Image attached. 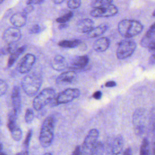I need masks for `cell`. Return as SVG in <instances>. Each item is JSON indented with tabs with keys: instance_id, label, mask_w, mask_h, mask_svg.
<instances>
[{
	"instance_id": "cell-1",
	"label": "cell",
	"mask_w": 155,
	"mask_h": 155,
	"mask_svg": "<svg viewBox=\"0 0 155 155\" xmlns=\"http://www.w3.org/2000/svg\"><path fill=\"white\" fill-rule=\"evenodd\" d=\"M55 119L53 115L47 117L44 120L39 134V142L42 147L47 148L52 143L54 137Z\"/></svg>"
},
{
	"instance_id": "cell-2",
	"label": "cell",
	"mask_w": 155,
	"mask_h": 155,
	"mask_svg": "<svg viewBox=\"0 0 155 155\" xmlns=\"http://www.w3.org/2000/svg\"><path fill=\"white\" fill-rule=\"evenodd\" d=\"M143 25L139 21L131 19H123L117 25L120 35L126 39L133 38L139 34L143 30Z\"/></svg>"
},
{
	"instance_id": "cell-3",
	"label": "cell",
	"mask_w": 155,
	"mask_h": 155,
	"mask_svg": "<svg viewBox=\"0 0 155 155\" xmlns=\"http://www.w3.org/2000/svg\"><path fill=\"white\" fill-rule=\"evenodd\" d=\"M41 84V76L35 73L25 76L21 82L24 91L29 96H35L39 91Z\"/></svg>"
},
{
	"instance_id": "cell-4",
	"label": "cell",
	"mask_w": 155,
	"mask_h": 155,
	"mask_svg": "<svg viewBox=\"0 0 155 155\" xmlns=\"http://www.w3.org/2000/svg\"><path fill=\"white\" fill-rule=\"evenodd\" d=\"M56 98L55 91L52 88H45L41 91L34 99L33 107L36 110H40L46 105L50 104Z\"/></svg>"
},
{
	"instance_id": "cell-5",
	"label": "cell",
	"mask_w": 155,
	"mask_h": 155,
	"mask_svg": "<svg viewBox=\"0 0 155 155\" xmlns=\"http://www.w3.org/2000/svg\"><path fill=\"white\" fill-rule=\"evenodd\" d=\"M146 111L142 108H137L133 115V124L134 133L137 136L142 135L147 128Z\"/></svg>"
},
{
	"instance_id": "cell-6",
	"label": "cell",
	"mask_w": 155,
	"mask_h": 155,
	"mask_svg": "<svg viewBox=\"0 0 155 155\" xmlns=\"http://www.w3.org/2000/svg\"><path fill=\"white\" fill-rule=\"evenodd\" d=\"M136 48V42L130 39L121 41L116 50V56L119 59H124L130 56Z\"/></svg>"
},
{
	"instance_id": "cell-7",
	"label": "cell",
	"mask_w": 155,
	"mask_h": 155,
	"mask_svg": "<svg viewBox=\"0 0 155 155\" xmlns=\"http://www.w3.org/2000/svg\"><path fill=\"white\" fill-rule=\"evenodd\" d=\"M80 95V90L78 88H67L61 92L51 102V106L66 104L78 98Z\"/></svg>"
},
{
	"instance_id": "cell-8",
	"label": "cell",
	"mask_w": 155,
	"mask_h": 155,
	"mask_svg": "<svg viewBox=\"0 0 155 155\" xmlns=\"http://www.w3.org/2000/svg\"><path fill=\"white\" fill-rule=\"evenodd\" d=\"M99 133L96 129H91L86 136L81 149L82 155H90L91 151L97 143Z\"/></svg>"
},
{
	"instance_id": "cell-9",
	"label": "cell",
	"mask_w": 155,
	"mask_h": 155,
	"mask_svg": "<svg viewBox=\"0 0 155 155\" xmlns=\"http://www.w3.org/2000/svg\"><path fill=\"white\" fill-rule=\"evenodd\" d=\"M118 9L117 7L113 4H110L99 8H93L91 11L90 15L94 18L110 17L116 15Z\"/></svg>"
},
{
	"instance_id": "cell-10",
	"label": "cell",
	"mask_w": 155,
	"mask_h": 155,
	"mask_svg": "<svg viewBox=\"0 0 155 155\" xmlns=\"http://www.w3.org/2000/svg\"><path fill=\"white\" fill-rule=\"evenodd\" d=\"M21 37V30L15 27L7 28L2 35L3 40L8 44H12L18 41Z\"/></svg>"
},
{
	"instance_id": "cell-11",
	"label": "cell",
	"mask_w": 155,
	"mask_h": 155,
	"mask_svg": "<svg viewBox=\"0 0 155 155\" xmlns=\"http://www.w3.org/2000/svg\"><path fill=\"white\" fill-rule=\"evenodd\" d=\"M35 61L36 57L34 54L31 53L25 54L20 61L18 67V70L21 73H28L33 67Z\"/></svg>"
},
{
	"instance_id": "cell-12",
	"label": "cell",
	"mask_w": 155,
	"mask_h": 155,
	"mask_svg": "<svg viewBox=\"0 0 155 155\" xmlns=\"http://www.w3.org/2000/svg\"><path fill=\"white\" fill-rule=\"evenodd\" d=\"M12 101L13 105V110L18 115L21 108V99L20 94V90L18 86H14L12 93Z\"/></svg>"
},
{
	"instance_id": "cell-13",
	"label": "cell",
	"mask_w": 155,
	"mask_h": 155,
	"mask_svg": "<svg viewBox=\"0 0 155 155\" xmlns=\"http://www.w3.org/2000/svg\"><path fill=\"white\" fill-rule=\"evenodd\" d=\"M78 78L75 71H68L61 74L57 78L56 82L59 84H70L74 82Z\"/></svg>"
},
{
	"instance_id": "cell-14",
	"label": "cell",
	"mask_w": 155,
	"mask_h": 155,
	"mask_svg": "<svg viewBox=\"0 0 155 155\" xmlns=\"http://www.w3.org/2000/svg\"><path fill=\"white\" fill-rule=\"evenodd\" d=\"M124 141L122 135H117L111 144V155H124Z\"/></svg>"
},
{
	"instance_id": "cell-15",
	"label": "cell",
	"mask_w": 155,
	"mask_h": 155,
	"mask_svg": "<svg viewBox=\"0 0 155 155\" xmlns=\"http://www.w3.org/2000/svg\"><path fill=\"white\" fill-rule=\"evenodd\" d=\"M94 22L89 18L79 20L76 24V30L79 33H88L94 27Z\"/></svg>"
},
{
	"instance_id": "cell-16",
	"label": "cell",
	"mask_w": 155,
	"mask_h": 155,
	"mask_svg": "<svg viewBox=\"0 0 155 155\" xmlns=\"http://www.w3.org/2000/svg\"><path fill=\"white\" fill-rule=\"evenodd\" d=\"M89 62V58L87 55L77 56L71 61V69L81 70L85 68Z\"/></svg>"
},
{
	"instance_id": "cell-17",
	"label": "cell",
	"mask_w": 155,
	"mask_h": 155,
	"mask_svg": "<svg viewBox=\"0 0 155 155\" xmlns=\"http://www.w3.org/2000/svg\"><path fill=\"white\" fill-rule=\"evenodd\" d=\"M10 21L15 27H23L27 22L26 14L24 12L15 13L10 17Z\"/></svg>"
},
{
	"instance_id": "cell-18",
	"label": "cell",
	"mask_w": 155,
	"mask_h": 155,
	"mask_svg": "<svg viewBox=\"0 0 155 155\" xmlns=\"http://www.w3.org/2000/svg\"><path fill=\"white\" fill-rule=\"evenodd\" d=\"M110 45V41L108 38L102 37L96 40L93 44V49L97 52L106 51Z\"/></svg>"
},
{
	"instance_id": "cell-19",
	"label": "cell",
	"mask_w": 155,
	"mask_h": 155,
	"mask_svg": "<svg viewBox=\"0 0 155 155\" xmlns=\"http://www.w3.org/2000/svg\"><path fill=\"white\" fill-rule=\"evenodd\" d=\"M53 69L57 71L64 70L67 67V63L64 57L61 55L56 56L51 63Z\"/></svg>"
},
{
	"instance_id": "cell-20",
	"label": "cell",
	"mask_w": 155,
	"mask_h": 155,
	"mask_svg": "<svg viewBox=\"0 0 155 155\" xmlns=\"http://www.w3.org/2000/svg\"><path fill=\"white\" fill-rule=\"evenodd\" d=\"M108 29L107 24H101L96 27L93 28L90 31L87 33V37L89 38H93L97 37L104 33Z\"/></svg>"
},
{
	"instance_id": "cell-21",
	"label": "cell",
	"mask_w": 155,
	"mask_h": 155,
	"mask_svg": "<svg viewBox=\"0 0 155 155\" xmlns=\"http://www.w3.org/2000/svg\"><path fill=\"white\" fill-rule=\"evenodd\" d=\"M25 49H26V46L24 45L16 49L14 51H13L10 54L8 60V63H7V65L8 67H12L14 64V63L16 62L18 58L25 50Z\"/></svg>"
},
{
	"instance_id": "cell-22",
	"label": "cell",
	"mask_w": 155,
	"mask_h": 155,
	"mask_svg": "<svg viewBox=\"0 0 155 155\" xmlns=\"http://www.w3.org/2000/svg\"><path fill=\"white\" fill-rule=\"evenodd\" d=\"M81 44L79 39L74 40H63L59 42L58 45L64 48H75L78 47Z\"/></svg>"
},
{
	"instance_id": "cell-23",
	"label": "cell",
	"mask_w": 155,
	"mask_h": 155,
	"mask_svg": "<svg viewBox=\"0 0 155 155\" xmlns=\"http://www.w3.org/2000/svg\"><path fill=\"white\" fill-rule=\"evenodd\" d=\"M139 155H150V142L147 138H144L141 143Z\"/></svg>"
},
{
	"instance_id": "cell-24",
	"label": "cell",
	"mask_w": 155,
	"mask_h": 155,
	"mask_svg": "<svg viewBox=\"0 0 155 155\" xmlns=\"http://www.w3.org/2000/svg\"><path fill=\"white\" fill-rule=\"evenodd\" d=\"M18 115L15 113L13 110L11 111L8 115V122H7V127L9 130H12L14 127H15L17 125L16 124V117Z\"/></svg>"
},
{
	"instance_id": "cell-25",
	"label": "cell",
	"mask_w": 155,
	"mask_h": 155,
	"mask_svg": "<svg viewBox=\"0 0 155 155\" xmlns=\"http://www.w3.org/2000/svg\"><path fill=\"white\" fill-rule=\"evenodd\" d=\"M154 36L153 35L148 33L147 31L146 34L143 36L142 39L140 41V45L142 47H148V46L149 45V44H150V42L152 41V40H153L154 39Z\"/></svg>"
},
{
	"instance_id": "cell-26",
	"label": "cell",
	"mask_w": 155,
	"mask_h": 155,
	"mask_svg": "<svg viewBox=\"0 0 155 155\" xmlns=\"http://www.w3.org/2000/svg\"><path fill=\"white\" fill-rule=\"evenodd\" d=\"M10 131L13 140H15V141H19L21 139L22 133L21 128L18 125L10 130Z\"/></svg>"
},
{
	"instance_id": "cell-27",
	"label": "cell",
	"mask_w": 155,
	"mask_h": 155,
	"mask_svg": "<svg viewBox=\"0 0 155 155\" xmlns=\"http://www.w3.org/2000/svg\"><path fill=\"white\" fill-rule=\"evenodd\" d=\"M112 3L113 1L111 0H96L92 1L91 3V5L94 8H96L112 4Z\"/></svg>"
},
{
	"instance_id": "cell-28",
	"label": "cell",
	"mask_w": 155,
	"mask_h": 155,
	"mask_svg": "<svg viewBox=\"0 0 155 155\" xmlns=\"http://www.w3.org/2000/svg\"><path fill=\"white\" fill-rule=\"evenodd\" d=\"M104 146L101 142H97L90 155H104Z\"/></svg>"
},
{
	"instance_id": "cell-29",
	"label": "cell",
	"mask_w": 155,
	"mask_h": 155,
	"mask_svg": "<svg viewBox=\"0 0 155 155\" xmlns=\"http://www.w3.org/2000/svg\"><path fill=\"white\" fill-rule=\"evenodd\" d=\"M73 16V13L72 12H69L67 13L64 15L59 18L56 19V22L59 24H65L69 21Z\"/></svg>"
},
{
	"instance_id": "cell-30",
	"label": "cell",
	"mask_w": 155,
	"mask_h": 155,
	"mask_svg": "<svg viewBox=\"0 0 155 155\" xmlns=\"http://www.w3.org/2000/svg\"><path fill=\"white\" fill-rule=\"evenodd\" d=\"M32 130H29L28 133H27V134L26 136V137L24 141V143H23V145H22V147H23V149L24 150H26V151H28V147H29V144H30V140H31V136H32Z\"/></svg>"
},
{
	"instance_id": "cell-31",
	"label": "cell",
	"mask_w": 155,
	"mask_h": 155,
	"mask_svg": "<svg viewBox=\"0 0 155 155\" xmlns=\"http://www.w3.org/2000/svg\"><path fill=\"white\" fill-rule=\"evenodd\" d=\"M34 116L35 114L33 110L31 108H28L25 114V121L28 124L31 122L34 119Z\"/></svg>"
},
{
	"instance_id": "cell-32",
	"label": "cell",
	"mask_w": 155,
	"mask_h": 155,
	"mask_svg": "<svg viewBox=\"0 0 155 155\" xmlns=\"http://www.w3.org/2000/svg\"><path fill=\"white\" fill-rule=\"evenodd\" d=\"M81 1L80 0H69L67 1V6L70 9H76L80 7Z\"/></svg>"
},
{
	"instance_id": "cell-33",
	"label": "cell",
	"mask_w": 155,
	"mask_h": 155,
	"mask_svg": "<svg viewBox=\"0 0 155 155\" xmlns=\"http://www.w3.org/2000/svg\"><path fill=\"white\" fill-rule=\"evenodd\" d=\"M7 88L8 86L7 83L4 81L0 79V96L4 95L6 93Z\"/></svg>"
},
{
	"instance_id": "cell-34",
	"label": "cell",
	"mask_w": 155,
	"mask_h": 155,
	"mask_svg": "<svg viewBox=\"0 0 155 155\" xmlns=\"http://www.w3.org/2000/svg\"><path fill=\"white\" fill-rule=\"evenodd\" d=\"M41 27L38 24L34 25L30 30V32L31 33H38L41 31Z\"/></svg>"
},
{
	"instance_id": "cell-35",
	"label": "cell",
	"mask_w": 155,
	"mask_h": 155,
	"mask_svg": "<svg viewBox=\"0 0 155 155\" xmlns=\"http://www.w3.org/2000/svg\"><path fill=\"white\" fill-rule=\"evenodd\" d=\"M34 9V7L33 6V5H27L23 10V12L25 13V14H28V13H31Z\"/></svg>"
},
{
	"instance_id": "cell-36",
	"label": "cell",
	"mask_w": 155,
	"mask_h": 155,
	"mask_svg": "<svg viewBox=\"0 0 155 155\" xmlns=\"http://www.w3.org/2000/svg\"><path fill=\"white\" fill-rule=\"evenodd\" d=\"M147 48L150 51H155V38L152 40Z\"/></svg>"
},
{
	"instance_id": "cell-37",
	"label": "cell",
	"mask_w": 155,
	"mask_h": 155,
	"mask_svg": "<svg viewBox=\"0 0 155 155\" xmlns=\"http://www.w3.org/2000/svg\"><path fill=\"white\" fill-rule=\"evenodd\" d=\"M43 0H29L26 3L27 5H33V4H39L43 2Z\"/></svg>"
},
{
	"instance_id": "cell-38",
	"label": "cell",
	"mask_w": 155,
	"mask_h": 155,
	"mask_svg": "<svg viewBox=\"0 0 155 155\" xmlns=\"http://www.w3.org/2000/svg\"><path fill=\"white\" fill-rule=\"evenodd\" d=\"M71 155H81V149L80 146H76Z\"/></svg>"
},
{
	"instance_id": "cell-39",
	"label": "cell",
	"mask_w": 155,
	"mask_h": 155,
	"mask_svg": "<svg viewBox=\"0 0 155 155\" xmlns=\"http://www.w3.org/2000/svg\"><path fill=\"white\" fill-rule=\"evenodd\" d=\"M102 95V93L100 91H96V92H94L93 93V97L95 99L98 100V99H100L101 98Z\"/></svg>"
},
{
	"instance_id": "cell-40",
	"label": "cell",
	"mask_w": 155,
	"mask_h": 155,
	"mask_svg": "<svg viewBox=\"0 0 155 155\" xmlns=\"http://www.w3.org/2000/svg\"><path fill=\"white\" fill-rule=\"evenodd\" d=\"M148 62L151 65H153L155 64V52L153 54H152L150 57Z\"/></svg>"
},
{
	"instance_id": "cell-41",
	"label": "cell",
	"mask_w": 155,
	"mask_h": 155,
	"mask_svg": "<svg viewBox=\"0 0 155 155\" xmlns=\"http://www.w3.org/2000/svg\"><path fill=\"white\" fill-rule=\"evenodd\" d=\"M105 85L107 87H115L116 85V83L114 81H108L105 83Z\"/></svg>"
},
{
	"instance_id": "cell-42",
	"label": "cell",
	"mask_w": 155,
	"mask_h": 155,
	"mask_svg": "<svg viewBox=\"0 0 155 155\" xmlns=\"http://www.w3.org/2000/svg\"><path fill=\"white\" fill-rule=\"evenodd\" d=\"M147 31L155 36V22L150 27Z\"/></svg>"
},
{
	"instance_id": "cell-43",
	"label": "cell",
	"mask_w": 155,
	"mask_h": 155,
	"mask_svg": "<svg viewBox=\"0 0 155 155\" xmlns=\"http://www.w3.org/2000/svg\"><path fill=\"white\" fill-rule=\"evenodd\" d=\"M124 155H132V152H131V149L130 148H127L124 153Z\"/></svg>"
},
{
	"instance_id": "cell-44",
	"label": "cell",
	"mask_w": 155,
	"mask_h": 155,
	"mask_svg": "<svg viewBox=\"0 0 155 155\" xmlns=\"http://www.w3.org/2000/svg\"><path fill=\"white\" fill-rule=\"evenodd\" d=\"M16 155H28V151L22 150L21 152L18 153Z\"/></svg>"
},
{
	"instance_id": "cell-45",
	"label": "cell",
	"mask_w": 155,
	"mask_h": 155,
	"mask_svg": "<svg viewBox=\"0 0 155 155\" xmlns=\"http://www.w3.org/2000/svg\"><path fill=\"white\" fill-rule=\"evenodd\" d=\"M152 150H153V155H155V135L153 138V147H152Z\"/></svg>"
},
{
	"instance_id": "cell-46",
	"label": "cell",
	"mask_w": 155,
	"mask_h": 155,
	"mask_svg": "<svg viewBox=\"0 0 155 155\" xmlns=\"http://www.w3.org/2000/svg\"><path fill=\"white\" fill-rule=\"evenodd\" d=\"M67 26H68V25L66 23L65 24H60L58 26V28L59 29H63V28H66Z\"/></svg>"
},
{
	"instance_id": "cell-47",
	"label": "cell",
	"mask_w": 155,
	"mask_h": 155,
	"mask_svg": "<svg viewBox=\"0 0 155 155\" xmlns=\"http://www.w3.org/2000/svg\"><path fill=\"white\" fill-rule=\"evenodd\" d=\"M0 155H8L6 153H5L3 151V149H2V144L0 143Z\"/></svg>"
},
{
	"instance_id": "cell-48",
	"label": "cell",
	"mask_w": 155,
	"mask_h": 155,
	"mask_svg": "<svg viewBox=\"0 0 155 155\" xmlns=\"http://www.w3.org/2000/svg\"><path fill=\"white\" fill-rule=\"evenodd\" d=\"M53 2L54 4H61L64 2V0H54V1H53Z\"/></svg>"
},
{
	"instance_id": "cell-49",
	"label": "cell",
	"mask_w": 155,
	"mask_h": 155,
	"mask_svg": "<svg viewBox=\"0 0 155 155\" xmlns=\"http://www.w3.org/2000/svg\"><path fill=\"white\" fill-rule=\"evenodd\" d=\"M43 155H52V154H51V153H45V154H43Z\"/></svg>"
},
{
	"instance_id": "cell-50",
	"label": "cell",
	"mask_w": 155,
	"mask_h": 155,
	"mask_svg": "<svg viewBox=\"0 0 155 155\" xmlns=\"http://www.w3.org/2000/svg\"><path fill=\"white\" fill-rule=\"evenodd\" d=\"M2 54H3V53H2V50H1V49H0V56H1V55H2Z\"/></svg>"
},
{
	"instance_id": "cell-51",
	"label": "cell",
	"mask_w": 155,
	"mask_h": 155,
	"mask_svg": "<svg viewBox=\"0 0 155 155\" xmlns=\"http://www.w3.org/2000/svg\"><path fill=\"white\" fill-rule=\"evenodd\" d=\"M153 16H155V10H154V12H153Z\"/></svg>"
},
{
	"instance_id": "cell-52",
	"label": "cell",
	"mask_w": 155,
	"mask_h": 155,
	"mask_svg": "<svg viewBox=\"0 0 155 155\" xmlns=\"http://www.w3.org/2000/svg\"><path fill=\"white\" fill-rule=\"evenodd\" d=\"M4 2V0H0V4Z\"/></svg>"
},
{
	"instance_id": "cell-53",
	"label": "cell",
	"mask_w": 155,
	"mask_h": 155,
	"mask_svg": "<svg viewBox=\"0 0 155 155\" xmlns=\"http://www.w3.org/2000/svg\"><path fill=\"white\" fill-rule=\"evenodd\" d=\"M0 124H1V119H0Z\"/></svg>"
}]
</instances>
